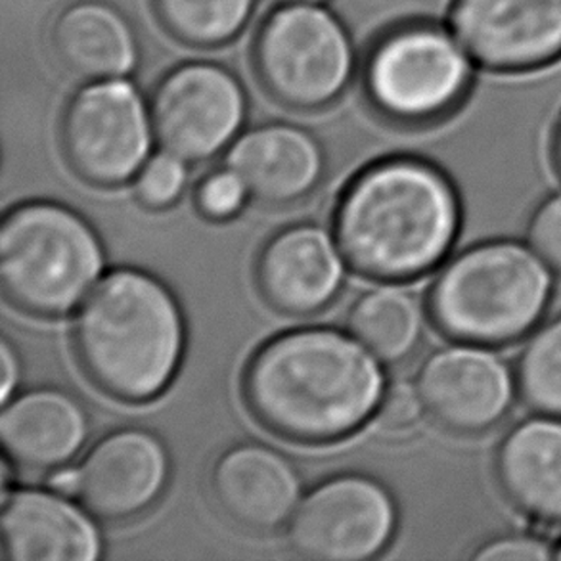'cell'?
<instances>
[{
	"label": "cell",
	"instance_id": "23",
	"mask_svg": "<svg viewBox=\"0 0 561 561\" xmlns=\"http://www.w3.org/2000/svg\"><path fill=\"white\" fill-rule=\"evenodd\" d=\"M524 401L542 416L561 417V317L537 330L519 358Z\"/></svg>",
	"mask_w": 561,
	"mask_h": 561
},
{
	"label": "cell",
	"instance_id": "21",
	"mask_svg": "<svg viewBox=\"0 0 561 561\" xmlns=\"http://www.w3.org/2000/svg\"><path fill=\"white\" fill-rule=\"evenodd\" d=\"M347 324L351 334L381 363L397 365L420 345L424 317L416 297L389 282V286H379L358 297L351 307Z\"/></svg>",
	"mask_w": 561,
	"mask_h": 561
},
{
	"label": "cell",
	"instance_id": "24",
	"mask_svg": "<svg viewBox=\"0 0 561 561\" xmlns=\"http://www.w3.org/2000/svg\"><path fill=\"white\" fill-rule=\"evenodd\" d=\"M188 161L161 150L152 153L137 175V196L140 204L161 211L179 202L188 183Z\"/></svg>",
	"mask_w": 561,
	"mask_h": 561
},
{
	"label": "cell",
	"instance_id": "15",
	"mask_svg": "<svg viewBox=\"0 0 561 561\" xmlns=\"http://www.w3.org/2000/svg\"><path fill=\"white\" fill-rule=\"evenodd\" d=\"M83 504L53 489H14L2 496L0 537L8 561H96L102 537Z\"/></svg>",
	"mask_w": 561,
	"mask_h": 561
},
{
	"label": "cell",
	"instance_id": "13",
	"mask_svg": "<svg viewBox=\"0 0 561 561\" xmlns=\"http://www.w3.org/2000/svg\"><path fill=\"white\" fill-rule=\"evenodd\" d=\"M420 399L437 424L456 433H481L508 414L514 379L483 345L435 351L416 374Z\"/></svg>",
	"mask_w": 561,
	"mask_h": 561
},
{
	"label": "cell",
	"instance_id": "31",
	"mask_svg": "<svg viewBox=\"0 0 561 561\" xmlns=\"http://www.w3.org/2000/svg\"><path fill=\"white\" fill-rule=\"evenodd\" d=\"M552 148H554L556 168H558V171L561 173V115L558 123H556L554 146H552Z\"/></svg>",
	"mask_w": 561,
	"mask_h": 561
},
{
	"label": "cell",
	"instance_id": "32",
	"mask_svg": "<svg viewBox=\"0 0 561 561\" xmlns=\"http://www.w3.org/2000/svg\"><path fill=\"white\" fill-rule=\"evenodd\" d=\"M280 4H286V2H324V0H278Z\"/></svg>",
	"mask_w": 561,
	"mask_h": 561
},
{
	"label": "cell",
	"instance_id": "11",
	"mask_svg": "<svg viewBox=\"0 0 561 561\" xmlns=\"http://www.w3.org/2000/svg\"><path fill=\"white\" fill-rule=\"evenodd\" d=\"M448 27L479 68L525 73L561 58V0H453Z\"/></svg>",
	"mask_w": 561,
	"mask_h": 561
},
{
	"label": "cell",
	"instance_id": "20",
	"mask_svg": "<svg viewBox=\"0 0 561 561\" xmlns=\"http://www.w3.org/2000/svg\"><path fill=\"white\" fill-rule=\"evenodd\" d=\"M502 486L529 516L561 522V422L527 420L502 440L496 458Z\"/></svg>",
	"mask_w": 561,
	"mask_h": 561
},
{
	"label": "cell",
	"instance_id": "30",
	"mask_svg": "<svg viewBox=\"0 0 561 561\" xmlns=\"http://www.w3.org/2000/svg\"><path fill=\"white\" fill-rule=\"evenodd\" d=\"M48 489H53V491L64 494V496H71V499L77 496V491H79V473H77V468L61 466V468L50 471Z\"/></svg>",
	"mask_w": 561,
	"mask_h": 561
},
{
	"label": "cell",
	"instance_id": "27",
	"mask_svg": "<svg viewBox=\"0 0 561 561\" xmlns=\"http://www.w3.org/2000/svg\"><path fill=\"white\" fill-rule=\"evenodd\" d=\"M424 410L416 386L393 383L387 387L376 417L387 432H407L420 422Z\"/></svg>",
	"mask_w": 561,
	"mask_h": 561
},
{
	"label": "cell",
	"instance_id": "25",
	"mask_svg": "<svg viewBox=\"0 0 561 561\" xmlns=\"http://www.w3.org/2000/svg\"><path fill=\"white\" fill-rule=\"evenodd\" d=\"M250 192L232 169L213 171L199 183L196 192L197 211L209 220H228L242 211Z\"/></svg>",
	"mask_w": 561,
	"mask_h": 561
},
{
	"label": "cell",
	"instance_id": "26",
	"mask_svg": "<svg viewBox=\"0 0 561 561\" xmlns=\"http://www.w3.org/2000/svg\"><path fill=\"white\" fill-rule=\"evenodd\" d=\"M529 243L550 268L561 273V192L548 197L533 215Z\"/></svg>",
	"mask_w": 561,
	"mask_h": 561
},
{
	"label": "cell",
	"instance_id": "17",
	"mask_svg": "<svg viewBox=\"0 0 561 561\" xmlns=\"http://www.w3.org/2000/svg\"><path fill=\"white\" fill-rule=\"evenodd\" d=\"M225 163L242 179L251 197L273 207L305 199L317 190L327 169L319 140L289 123L245 130L228 148Z\"/></svg>",
	"mask_w": 561,
	"mask_h": 561
},
{
	"label": "cell",
	"instance_id": "12",
	"mask_svg": "<svg viewBox=\"0 0 561 561\" xmlns=\"http://www.w3.org/2000/svg\"><path fill=\"white\" fill-rule=\"evenodd\" d=\"M77 499L92 516L129 522L160 501L171 479V456L156 433L123 427L110 433L77 466Z\"/></svg>",
	"mask_w": 561,
	"mask_h": 561
},
{
	"label": "cell",
	"instance_id": "4",
	"mask_svg": "<svg viewBox=\"0 0 561 561\" xmlns=\"http://www.w3.org/2000/svg\"><path fill=\"white\" fill-rule=\"evenodd\" d=\"M552 274L524 243L486 242L450 259L433 282L430 309L440 332L473 345L516 342L547 309Z\"/></svg>",
	"mask_w": 561,
	"mask_h": 561
},
{
	"label": "cell",
	"instance_id": "2",
	"mask_svg": "<svg viewBox=\"0 0 561 561\" xmlns=\"http://www.w3.org/2000/svg\"><path fill=\"white\" fill-rule=\"evenodd\" d=\"M460 202L448 176L417 158H389L351 181L335 209V240L355 273L409 282L455 245Z\"/></svg>",
	"mask_w": 561,
	"mask_h": 561
},
{
	"label": "cell",
	"instance_id": "8",
	"mask_svg": "<svg viewBox=\"0 0 561 561\" xmlns=\"http://www.w3.org/2000/svg\"><path fill=\"white\" fill-rule=\"evenodd\" d=\"M60 135L69 165L94 186L137 179L158 142L150 102L129 79L91 81L73 92Z\"/></svg>",
	"mask_w": 561,
	"mask_h": 561
},
{
	"label": "cell",
	"instance_id": "14",
	"mask_svg": "<svg viewBox=\"0 0 561 561\" xmlns=\"http://www.w3.org/2000/svg\"><path fill=\"white\" fill-rule=\"evenodd\" d=\"M343 251L327 228L294 225L263 245L255 265L259 291L276 311L309 317L340 296Z\"/></svg>",
	"mask_w": 561,
	"mask_h": 561
},
{
	"label": "cell",
	"instance_id": "10",
	"mask_svg": "<svg viewBox=\"0 0 561 561\" xmlns=\"http://www.w3.org/2000/svg\"><path fill=\"white\" fill-rule=\"evenodd\" d=\"M399 514L376 479L343 473L312 486L288 522L289 547L317 561L373 560L393 539Z\"/></svg>",
	"mask_w": 561,
	"mask_h": 561
},
{
	"label": "cell",
	"instance_id": "6",
	"mask_svg": "<svg viewBox=\"0 0 561 561\" xmlns=\"http://www.w3.org/2000/svg\"><path fill=\"white\" fill-rule=\"evenodd\" d=\"M476 66L450 27L425 20L397 23L366 54V99L394 125H432L462 106Z\"/></svg>",
	"mask_w": 561,
	"mask_h": 561
},
{
	"label": "cell",
	"instance_id": "5",
	"mask_svg": "<svg viewBox=\"0 0 561 561\" xmlns=\"http://www.w3.org/2000/svg\"><path fill=\"white\" fill-rule=\"evenodd\" d=\"M104 266L100 236L68 205L25 202L2 217L0 284L22 311L68 314L89 297Z\"/></svg>",
	"mask_w": 561,
	"mask_h": 561
},
{
	"label": "cell",
	"instance_id": "9",
	"mask_svg": "<svg viewBox=\"0 0 561 561\" xmlns=\"http://www.w3.org/2000/svg\"><path fill=\"white\" fill-rule=\"evenodd\" d=\"M150 107L161 150L199 163L240 137L250 102L232 69L199 60L169 69L153 89Z\"/></svg>",
	"mask_w": 561,
	"mask_h": 561
},
{
	"label": "cell",
	"instance_id": "18",
	"mask_svg": "<svg viewBox=\"0 0 561 561\" xmlns=\"http://www.w3.org/2000/svg\"><path fill=\"white\" fill-rule=\"evenodd\" d=\"M89 414L73 394L54 387L14 394L2 404L0 440L10 462L27 470L68 466L89 439Z\"/></svg>",
	"mask_w": 561,
	"mask_h": 561
},
{
	"label": "cell",
	"instance_id": "1",
	"mask_svg": "<svg viewBox=\"0 0 561 561\" xmlns=\"http://www.w3.org/2000/svg\"><path fill=\"white\" fill-rule=\"evenodd\" d=\"M386 374L373 351L334 328L276 335L251 357L243 397L266 430L297 443H334L378 414Z\"/></svg>",
	"mask_w": 561,
	"mask_h": 561
},
{
	"label": "cell",
	"instance_id": "29",
	"mask_svg": "<svg viewBox=\"0 0 561 561\" xmlns=\"http://www.w3.org/2000/svg\"><path fill=\"white\" fill-rule=\"evenodd\" d=\"M20 379V358L8 340L2 342V404L14 397L15 386Z\"/></svg>",
	"mask_w": 561,
	"mask_h": 561
},
{
	"label": "cell",
	"instance_id": "33",
	"mask_svg": "<svg viewBox=\"0 0 561 561\" xmlns=\"http://www.w3.org/2000/svg\"><path fill=\"white\" fill-rule=\"evenodd\" d=\"M558 556H560V558H561V552H560V554H558Z\"/></svg>",
	"mask_w": 561,
	"mask_h": 561
},
{
	"label": "cell",
	"instance_id": "7",
	"mask_svg": "<svg viewBox=\"0 0 561 561\" xmlns=\"http://www.w3.org/2000/svg\"><path fill=\"white\" fill-rule=\"evenodd\" d=\"M251 60L266 94L297 112L332 106L357 73L350 30L322 2H286L268 12Z\"/></svg>",
	"mask_w": 561,
	"mask_h": 561
},
{
	"label": "cell",
	"instance_id": "19",
	"mask_svg": "<svg viewBox=\"0 0 561 561\" xmlns=\"http://www.w3.org/2000/svg\"><path fill=\"white\" fill-rule=\"evenodd\" d=\"M61 66L84 83L129 79L140 64V38L127 14L107 0H77L53 25Z\"/></svg>",
	"mask_w": 561,
	"mask_h": 561
},
{
	"label": "cell",
	"instance_id": "16",
	"mask_svg": "<svg viewBox=\"0 0 561 561\" xmlns=\"http://www.w3.org/2000/svg\"><path fill=\"white\" fill-rule=\"evenodd\" d=\"M209 481L219 508L250 531L280 529L304 499L296 466L278 450L259 443L225 450L213 463Z\"/></svg>",
	"mask_w": 561,
	"mask_h": 561
},
{
	"label": "cell",
	"instance_id": "3",
	"mask_svg": "<svg viewBox=\"0 0 561 561\" xmlns=\"http://www.w3.org/2000/svg\"><path fill=\"white\" fill-rule=\"evenodd\" d=\"M73 337L84 373L104 393L146 402L179 373L186 322L163 282L138 268H115L81 304Z\"/></svg>",
	"mask_w": 561,
	"mask_h": 561
},
{
	"label": "cell",
	"instance_id": "22",
	"mask_svg": "<svg viewBox=\"0 0 561 561\" xmlns=\"http://www.w3.org/2000/svg\"><path fill=\"white\" fill-rule=\"evenodd\" d=\"M171 37L192 48H220L250 23L257 0H152Z\"/></svg>",
	"mask_w": 561,
	"mask_h": 561
},
{
	"label": "cell",
	"instance_id": "28",
	"mask_svg": "<svg viewBox=\"0 0 561 561\" xmlns=\"http://www.w3.org/2000/svg\"><path fill=\"white\" fill-rule=\"evenodd\" d=\"M552 556L548 545L531 537H504L476 552L478 560L485 561H542Z\"/></svg>",
	"mask_w": 561,
	"mask_h": 561
}]
</instances>
